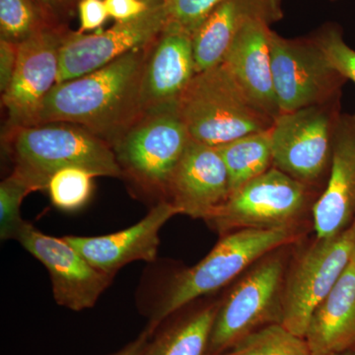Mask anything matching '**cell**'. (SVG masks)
I'll list each match as a JSON object with an SVG mask.
<instances>
[{"label":"cell","mask_w":355,"mask_h":355,"mask_svg":"<svg viewBox=\"0 0 355 355\" xmlns=\"http://www.w3.org/2000/svg\"><path fill=\"white\" fill-rule=\"evenodd\" d=\"M18 46L0 40V91L1 94L10 85L16 64H17Z\"/></svg>","instance_id":"cell-32"},{"label":"cell","mask_w":355,"mask_h":355,"mask_svg":"<svg viewBox=\"0 0 355 355\" xmlns=\"http://www.w3.org/2000/svg\"><path fill=\"white\" fill-rule=\"evenodd\" d=\"M270 50L280 114L340 99L347 80L313 36L288 39L272 31Z\"/></svg>","instance_id":"cell-9"},{"label":"cell","mask_w":355,"mask_h":355,"mask_svg":"<svg viewBox=\"0 0 355 355\" xmlns=\"http://www.w3.org/2000/svg\"><path fill=\"white\" fill-rule=\"evenodd\" d=\"M196 74L193 35L168 21L149 46L140 84V113L176 106Z\"/></svg>","instance_id":"cell-14"},{"label":"cell","mask_w":355,"mask_h":355,"mask_svg":"<svg viewBox=\"0 0 355 355\" xmlns=\"http://www.w3.org/2000/svg\"><path fill=\"white\" fill-rule=\"evenodd\" d=\"M314 189L272 166L234 191L207 222L225 235L242 229H292Z\"/></svg>","instance_id":"cell-7"},{"label":"cell","mask_w":355,"mask_h":355,"mask_svg":"<svg viewBox=\"0 0 355 355\" xmlns=\"http://www.w3.org/2000/svg\"><path fill=\"white\" fill-rule=\"evenodd\" d=\"M157 1L149 0H104L110 17L116 22H125L139 17Z\"/></svg>","instance_id":"cell-30"},{"label":"cell","mask_w":355,"mask_h":355,"mask_svg":"<svg viewBox=\"0 0 355 355\" xmlns=\"http://www.w3.org/2000/svg\"><path fill=\"white\" fill-rule=\"evenodd\" d=\"M49 21L58 28H67V22L77 10L79 0H37Z\"/></svg>","instance_id":"cell-31"},{"label":"cell","mask_w":355,"mask_h":355,"mask_svg":"<svg viewBox=\"0 0 355 355\" xmlns=\"http://www.w3.org/2000/svg\"><path fill=\"white\" fill-rule=\"evenodd\" d=\"M77 11L80 20L79 33L98 29L110 17L104 0H79Z\"/></svg>","instance_id":"cell-29"},{"label":"cell","mask_w":355,"mask_h":355,"mask_svg":"<svg viewBox=\"0 0 355 355\" xmlns=\"http://www.w3.org/2000/svg\"><path fill=\"white\" fill-rule=\"evenodd\" d=\"M181 210L168 200L158 202L141 220L127 229L102 236H64L84 258L100 272L114 277L133 261H153L157 256L159 232Z\"/></svg>","instance_id":"cell-16"},{"label":"cell","mask_w":355,"mask_h":355,"mask_svg":"<svg viewBox=\"0 0 355 355\" xmlns=\"http://www.w3.org/2000/svg\"><path fill=\"white\" fill-rule=\"evenodd\" d=\"M317 239L335 237L355 217V112L342 113L336 125L330 174L312 207Z\"/></svg>","instance_id":"cell-17"},{"label":"cell","mask_w":355,"mask_h":355,"mask_svg":"<svg viewBox=\"0 0 355 355\" xmlns=\"http://www.w3.org/2000/svg\"><path fill=\"white\" fill-rule=\"evenodd\" d=\"M149 1H157V0H149Z\"/></svg>","instance_id":"cell-36"},{"label":"cell","mask_w":355,"mask_h":355,"mask_svg":"<svg viewBox=\"0 0 355 355\" xmlns=\"http://www.w3.org/2000/svg\"><path fill=\"white\" fill-rule=\"evenodd\" d=\"M219 303L205 306L149 342L144 355H207Z\"/></svg>","instance_id":"cell-22"},{"label":"cell","mask_w":355,"mask_h":355,"mask_svg":"<svg viewBox=\"0 0 355 355\" xmlns=\"http://www.w3.org/2000/svg\"><path fill=\"white\" fill-rule=\"evenodd\" d=\"M190 140L176 105L140 114L112 148L121 178L141 195L161 202Z\"/></svg>","instance_id":"cell-5"},{"label":"cell","mask_w":355,"mask_h":355,"mask_svg":"<svg viewBox=\"0 0 355 355\" xmlns=\"http://www.w3.org/2000/svg\"><path fill=\"white\" fill-rule=\"evenodd\" d=\"M338 355H355V347H352V349H349V350H347V352H343V354Z\"/></svg>","instance_id":"cell-35"},{"label":"cell","mask_w":355,"mask_h":355,"mask_svg":"<svg viewBox=\"0 0 355 355\" xmlns=\"http://www.w3.org/2000/svg\"><path fill=\"white\" fill-rule=\"evenodd\" d=\"M227 169L230 196L272 167L270 130L217 146Z\"/></svg>","instance_id":"cell-21"},{"label":"cell","mask_w":355,"mask_h":355,"mask_svg":"<svg viewBox=\"0 0 355 355\" xmlns=\"http://www.w3.org/2000/svg\"><path fill=\"white\" fill-rule=\"evenodd\" d=\"M16 240L46 266L53 298L67 309L92 308L114 279L91 265L64 237L44 234L27 221Z\"/></svg>","instance_id":"cell-12"},{"label":"cell","mask_w":355,"mask_h":355,"mask_svg":"<svg viewBox=\"0 0 355 355\" xmlns=\"http://www.w3.org/2000/svg\"><path fill=\"white\" fill-rule=\"evenodd\" d=\"M6 141L15 167L37 191L65 168H81L95 177L121 178L113 148L80 125L48 123L7 130Z\"/></svg>","instance_id":"cell-2"},{"label":"cell","mask_w":355,"mask_h":355,"mask_svg":"<svg viewBox=\"0 0 355 355\" xmlns=\"http://www.w3.org/2000/svg\"><path fill=\"white\" fill-rule=\"evenodd\" d=\"M94 177L92 173L81 168L60 170L51 178L46 188L51 202L64 211L83 209L92 195Z\"/></svg>","instance_id":"cell-26"},{"label":"cell","mask_w":355,"mask_h":355,"mask_svg":"<svg viewBox=\"0 0 355 355\" xmlns=\"http://www.w3.org/2000/svg\"><path fill=\"white\" fill-rule=\"evenodd\" d=\"M284 18L282 0H224L193 34L197 73L220 64L233 39L245 26Z\"/></svg>","instance_id":"cell-18"},{"label":"cell","mask_w":355,"mask_h":355,"mask_svg":"<svg viewBox=\"0 0 355 355\" xmlns=\"http://www.w3.org/2000/svg\"><path fill=\"white\" fill-rule=\"evenodd\" d=\"M167 22L165 0H162L139 17L116 22L107 31L87 35L69 30L60 46L58 83L91 73L125 53L148 46Z\"/></svg>","instance_id":"cell-11"},{"label":"cell","mask_w":355,"mask_h":355,"mask_svg":"<svg viewBox=\"0 0 355 355\" xmlns=\"http://www.w3.org/2000/svg\"><path fill=\"white\" fill-rule=\"evenodd\" d=\"M219 355H312L305 338L287 331L282 324H266Z\"/></svg>","instance_id":"cell-24"},{"label":"cell","mask_w":355,"mask_h":355,"mask_svg":"<svg viewBox=\"0 0 355 355\" xmlns=\"http://www.w3.org/2000/svg\"><path fill=\"white\" fill-rule=\"evenodd\" d=\"M67 28H48L18 44L12 80L2 94L7 130L36 125L42 105L58 83L60 51Z\"/></svg>","instance_id":"cell-13"},{"label":"cell","mask_w":355,"mask_h":355,"mask_svg":"<svg viewBox=\"0 0 355 355\" xmlns=\"http://www.w3.org/2000/svg\"><path fill=\"white\" fill-rule=\"evenodd\" d=\"M305 340L312 355H338L355 347V263L311 317Z\"/></svg>","instance_id":"cell-20"},{"label":"cell","mask_w":355,"mask_h":355,"mask_svg":"<svg viewBox=\"0 0 355 355\" xmlns=\"http://www.w3.org/2000/svg\"><path fill=\"white\" fill-rule=\"evenodd\" d=\"M51 27L37 0H0V40L18 46Z\"/></svg>","instance_id":"cell-23"},{"label":"cell","mask_w":355,"mask_h":355,"mask_svg":"<svg viewBox=\"0 0 355 355\" xmlns=\"http://www.w3.org/2000/svg\"><path fill=\"white\" fill-rule=\"evenodd\" d=\"M299 236L293 229H242L228 233L200 263L173 277L149 327L155 330L177 311L225 286L270 252L298 241Z\"/></svg>","instance_id":"cell-4"},{"label":"cell","mask_w":355,"mask_h":355,"mask_svg":"<svg viewBox=\"0 0 355 355\" xmlns=\"http://www.w3.org/2000/svg\"><path fill=\"white\" fill-rule=\"evenodd\" d=\"M178 112L191 139L214 147L266 132L275 121L248 97L222 62L196 74Z\"/></svg>","instance_id":"cell-3"},{"label":"cell","mask_w":355,"mask_h":355,"mask_svg":"<svg viewBox=\"0 0 355 355\" xmlns=\"http://www.w3.org/2000/svg\"><path fill=\"white\" fill-rule=\"evenodd\" d=\"M329 62L347 81L355 84V51L345 43L342 28L333 23L324 25L312 35Z\"/></svg>","instance_id":"cell-27"},{"label":"cell","mask_w":355,"mask_h":355,"mask_svg":"<svg viewBox=\"0 0 355 355\" xmlns=\"http://www.w3.org/2000/svg\"><path fill=\"white\" fill-rule=\"evenodd\" d=\"M352 227L335 237L317 239L299 256L286 277L280 324L305 338L311 317L352 261Z\"/></svg>","instance_id":"cell-10"},{"label":"cell","mask_w":355,"mask_h":355,"mask_svg":"<svg viewBox=\"0 0 355 355\" xmlns=\"http://www.w3.org/2000/svg\"><path fill=\"white\" fill-rule=\"evenodd\" d=\"M37 189L22 173L13 172L0 184V237L3 241L17 239L25 224L21 217V205L26 196Z\"/></svg>","instance_id":"cell-25"},{"label":"cell","mask_w":355,"mask_h":355,"mask_svg":"<svg viewBox=\"0 0 355 355\" xmlns=\"http://www.w3.org/2000/svg\"><path fill=\"white\" fill-rule=\"evenodd\" d=\"M272 30L263 21L250 23L236 35L222 64L248 97L266 114L277 119L280 112L273 88L270 39Z\"/></svg>","instance_id":"cell-19"},{"label":"cell","mask_w":355,"mask_h":355,"mask_svg":"<svg viewBox=\"0 0 355 355\" xmlns=\"http://www.w3.org/2000/svg\"><path fill=\"white\" fill-rule=\"evenodd\" d=\"M230 197L227 169L216 147L191 139L173 173L166 200L181 214L207 221Z\"/></svg>","instance_id":"cell-15"},{"label":"cell","mask_w":355,"mask_h":355,"mask_svg":"<svg viewBox=\"0 0 355 355\" xmlns=\"http://www.w3.org/2000/svg\"><path fill=\"white\" fill-rule=\"evenodd\" d=\"M286 263L279 254L263 259L219 303L207 355L230 349L263 324L282 322Z\"/></svg>","instance_id":"cell-8"},{"label":"cell","mask_w":355,"mask_h":355,"mask_svg":"<svg viewBox=\"0 0 355 355\" xmlns=\"http://www.w3.org/2000/svg\"><path fill=\"white\" fill-rule=\"evenodd\" d=\"M153 330L150 327H147L146 331L140 334L139 338L133 342L128 343L127 347H123L120 352L111 355H144L146 345H148L149 338L153 335Z\"/></svg>","instance_id":"cell-33"},{"label":"cell","mask_w":355,"mask_h":355,"mask_svg":"<svg viewBox=\"0 0 355 355\" xmlns=\"http://www.w3.org/2000/svg\"><path fill=\"white\" fill-rule=\"evenodd\" d=\"M340 99L279 114L272 128V166L316 188L330 174Z\"/></svg>","instance_id":"cell-6"},{"label":"cell","mask_w":355,"mask_h":355,"mask_svg":"<svg viewBox=\"0 0 355 355\" xmlns=\"http://www.w3.org/2000/svg\"><path fill=\"white\" fill-rule=\"evenodd\" d=\"M149 46L91 73L58 83L44 99L36 125L73 123L113 146L141 114L140 84Z\"/></svg>","instance_id":"cell-1"},{"label":"cell","mask_w":355,"mask_h":355,"mask_svg":"<svg viewBox=\"0 0 355 355\" xmlns=\"http://www.w3.org/2000/svg\"><path fill=\"white\" fill-rule=\"evenodd\" d=\"M224 0H165L168 21L191 35Z\"/></svg>","instance_id":"cell-28"},{"label":"cell","mask_w":355,"mask_h":355,"mask_svg":"<svg viewBox=\"0 0 355 355\" xmlns=\"http://www.w3.org/2000/svg\"><path fill=\"white\" fill-rule=\"evenodd\" d=\"M350 227H352V234H354V250H352V261L355 263V217Z\"/></svg>","instance_id":"cell-34"}]
</instances>
